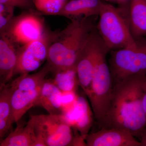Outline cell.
Returning a JSON list of instances; mask_svg holds the SVG:
<instances>
[{
    "label": "cell",
    "mask_w": 146,
    "mask_h": 146,
    "mask_svg": "<svg viewBox=\"0 0 146 146\" xmlns=\"http://www.w3.org/2000/svg\"><path fill=\"white\" fill-rule=\"evenodd\" d=\"M37 13L30 9L14 16L1 33L4 34L18 50L42 38L48 32L44 19Z\"/></svg>",
    "instance_id": "8"
},
{
    "label": "cell",
    "mask_w": 146,
    "mask_h": 146,
    "mask_svg": "<svg viewBox=\"0 0 146 146\" xmlns=\"http://www.w3.org/2000/svg\"><path fill=\"white\" fill-rule=\"evenodd\" d=\"M130 0H115V2L117 3L121 7H125L128 5Z\"/></svg>",
    "instance_id": "24"
},
{
    "label": "cell",
    "mask_w": 146,
    "mask_h": 146,
    "mask_svg": "<svg viewBox=\"0 0 146 146\" xmlns=\"http://www.w3.org/2000/svg\"><path fill=\"white\" fill-rule=\"evenodd\" d=\"M0 138L1 141L15 123L11 101L9 84L0 85Z\"/></svg>",
    "instance_id": "18"
},
{
    "label": "cell",
    "mask_w": 146,
    "mask_h": 146,
    "mask_svg": "<svg viewBox=\"0 0 146 146\" xmlns=\"http://www.w3.org/2000/svg\"><path fill=\"white\" fill-rule=\"evenodd\" d=\"M62 91L52 79H46L42 85L39 96L35 106H41L49 114L63 115Z\"/></svg>",
    "instance_id": "14"
},
{
    "label": "cell",
    "mask_w": 146,
    "mask_h": 146,
    "mask_svg": "<svg viewBox=\"0 0 146 146\" xmlns=\"http://www.w3.org/2000/svg\"><path fill=\"white\" fill-rule=\"evenodd\" d=\"M17 54V48L4 34L1 33L0 85L7 84L14 76Z\"/></svg>",
    "instance_id": "13"
},
{
    "label": "cell",
    "mask_w": 146,
    "mask_h": 146,
    "mask_svg": "<svg viewBox=\"0 0 146 146\" xmlns=\"http://www.w3.org/2000/svg\"><path fill=\"white\" fill-rule=\"evenodd\" d=\"M15 7L0 3V31L4 30L14 16Z\"/></svg>",
    "instance_id": "21"
},
{
    "label": "cell",
    "mask_w": 146,
    "mask_h": 146,
    "mask_svg": "<svg viewBox=\"0 0 146 146\" xmlns=\"http://www.w3.org/2000/svg\"><path fill=\"white\" fill-rule=\"evenodd\" d=\"M128 20L131 33L135 39L146 35V0H130Z\"/></svg>",
    "instance_id": "17"
},
{
    "label": "cell",
    "mask_w": 146,
    "mask_h": 146,
    "mask_svg": "<svg viewBox=\"0 0 146 146\" xmlns=\"http://www.w3.org/2000/svg\"><path fill=\"white\" fill-rule=\"evenodd\" d=\"M52 73L54 77L52 80L62 93L76 92L79 86L76 67Z\"/></svg>",
    "instance_id": "19"
},
{
    "label": "cell",
    "mask_w": 146,
    "mask_h": 146,
    "mask_svg": "<svg viewBox=\"0 0 146 146\" xmlns=\"http://www.w3.org/2000/svg\"><path fill=\"white\" fill-rule=\"evenodd\" d=\"M93 17L71 19L64 29L53 33L47 58L51 72L76 67L90 33L96 26Z\"/></svg>",
    "instance_id": "2"
},
{
    "label": "cell",
    "mask_w": 146,
    "mask_h": 146,
    "mask_svg": "<svg viewBox=\"0 0 146 146\" xmlns=\"http://www.w3.org/2000/svg\"><path fill=\"white\" fill-rule=\"evenodd\" d=\"M0 3L15 7L28 9L33 3V0H0Z\"/></svg>",
    "instance_id": "22"
},
{
    "label": "cell",
    "mask_w": 146,
    "mask_h": 146,
    "mask_svg": "<svg viewBox=\"0 0 146 146\" xmlns=\"http://www.w3.org/2000/svg\"><path fill=\"white\" fill-rule=\"evenodd\" d=\"M136 41L133 47L111 51L109 66L113 83L129 76L146 75V39Z\"/></svg>",
    "instance_id": "6"
},
{
    "label": "cell",
    "mask_w": 146,
    "mask_h": 146,
    "mask_svg": "<svg viewBox=\"0 0 146 146\" xmlns=\"http://www.w3.org/2000/svg\"><path fill=\"white\" fill-rule=\"evenodd\" d=\"M143 107L146 115V79L143 86Z\"/></svg>",
    "instance_id": "23"
},
{
    "label": "cell",
    "mask_w": 146,
    "mask_h": 146,
    "mask_svg": "<svg viewBox=\"0 0 146 146\" xmlns=\"http://www.w3.org/2000/svg\"><path fill=\"white\" fill-rule=\"evenodd\" d=\"M140 139L142 146H146V129L144 131Z\"/></svg>",
    "instance_id": "25"
},
{
    "label": "cell",
    "mask_w": 146,
    "mask_h": 146,
    "mask_svg": "<svg viewBox=\"0 0 146 146\" xmlns=\"http://www.w3.org/2000/svg\"><path fill=\"white\" fill-rule=\"evenodd\" d=\"M68 0H33V4L41 13L57 16L68 2Z\"/></svg>",
    "instance_id": "20"
},
{
    "label": "cell",
    "mask_w": 146,
    "mask_h": 146,
    "mask_svg": "<svg viewBox=\"0 0 146 146\" xmlns=\"http://www.w3.org/2000/svg\"><path fill=\"white\" fill-rule=\"evenodd\" d=\"M94 113L91 111L87 100L84 97L77 95L73 110L64 115L73 127L76 128L81 135L86 137L93 123Z\"/></svg>",
    "instance_id": "12"
},
{
    "label": "cell",
    "mask_w": 146,
    "mask_h": 146,
    "mask_svg": "<svg viewBox=\"0 0 146 146\" xmlns=\"http://www.w3.org/2000/svg\"><path fill=\"white\" fill-rule=\"evenodd\" d=\"M53 33L48 32L42 38L33 41L18 50L14 76L28 74L36 70L47 59Z\"/></svg>",
    "instance_id": "10"
},
{
    "label": "cell",
    "mask_w": 146,
    "mask_h": 146,
    "mask_svg": "<svg viewBox=\"0 0 146 146\" xmlns=\"http://www.w3.org/2000/svg\"><path fill=\"white\" fill-rule=\"evenodd\" d=\"M109 51L106 45L104 44L97 57L91 90L87 97L98 124L107 114L113 90L112 75L106 60V55Z\"/></svg>",
    "instance_id": "4"
},
{
    "label": "cell",
    "mask_w": 146,
    "mask_h": 146,
    "mask_svg": "<svg viewBox=\"0 0 146 146\" xmlns=\"http://www.w3.org/2000/svg\"><path fill=\"white\" fill-rule=\"evenodd\" d=\"M146 79V75H135L113 83L107 114L99 124L101 128L123 129L141 139L146 129L143 104Z\"/></svg>",
    "instance_id": "1"
},
{
    "label": "cell",
    "mask_w": 146,
    "mask_h": 146,
    "mask_svg": "<svg viewBox=\"0 0 146 146\" xmlns=\"http://www.w3.org/2000/svg\"><path fill=\"white\" fill-rule=\"evenodd\" d=\"M50 72L49 68L46 65L35 74L20 75L9 84L15 123L21 120L29 110L35 106L46 77Z\"/></svg>",
    "instance_id": "5"
},
{
    "label": "cell",
    "mask_w": 146,
    "mask_h": 146,
    "mask_svg": "<svg viewBox=\"0 0 146 146\" xmlns=\"http://www.w3.org/2000/svg\"><path fill=\"white\" fill-rule=\"evenodd\" d=\"M35 133L46 146H73L74 128L63 115H31Z\"/></svg>",
    "instance_id": "7"
},
{
    "label": "cell",
    "mask_w": 146,
    "mask_h": 146,
    "mask_svg": "<svg viewBox=\"0 0 146 146\" xmlns=\"http://www.w3.org/2000/svg\"><path fill=\"white\" fill-rule=\"evenodd\" d=\"M88 146H142L129 131L117 128H102L85 137Z\"/></svg>",
    "instance_id": "11"
},
{
    "label": "cell",
    "mask_w": 146,
    "mask_h": 146,
    "mask_svg": "<svg viewBox=\"0 0 146 146\" xmlns=\"http://www.w3.org/2000/svg\"><path fill=\"white\" fill-rule=\"evenodd\" d=\"M123 7L102 2L97 26L98 31L110 51L133 47L136 44Z\"/></svg>",
    "instance_id": "3"
},
{
    "label": "cell",
    "mask_w": 146,
    "mask_h": 146,
    "mask_svg": "<svg viewBox=\"0 0 146 146\" xmlns=\"http://www.w3.org/2000/svg\"><path fill=\"white\" fill-rule=\"evenodd\" d=\"M104 44L97 26L91 31L76 65L79 86L88 97L98 55Z\"/></svg>",
    "instance_id": "9"
},
{
    "label": "cell",
    "mask_w": 146,
    "mask_h": 146,
    "mask_svg": "<svg viewBox=\"0 0 146 146\" xmlns=\"http://www.w3.org/2000/svg\"><path fill=\"white\" fill-rule=\"evenodd\" d=\"M19 121L14 131L1 141L0 146H35L37 138L31 118L27 123Z\"/></svg>",
    "instance_id": "16"
},
{
    "label": "cell",
    "mask_w": 146,
    "mask_h": 146,
    "mask_svg": "<svg viewBox=\"0 0 146 146\" xmlns=\"http://www.w3.org/2000/svg\"><path fill=\"white\" fill-rule=\"evenodd\" d=\"M106 1L109 2H115V0H106Z\"/></svg>",
    "instance_id": "26"
},
{
    "label": "cell",
    "mask_w": 146,
    "mask_h": 146,
    "mask_svg": "<svg viewBox=\"0 0 146 146\" xmlns=\"http://www.w3.org/2000/svg\"><path fill=\"white\" fill-rule=\"evenodd\" d=\"M102 2L101 0H71L57 16L70 19L98 16Z\"/></svg>",
    "instance_id": "15"
}]
</instances>
